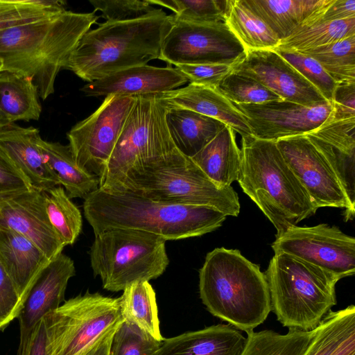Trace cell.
<instances>
[{"instance_id": "20", "label": "cell", "mask_w": 355, "mask_h": 355, "mask_svg": "<svg viewBox=\"0 0 355 355\" xmlns=\"http://www.w3.org/2000/svg\"><path fill=\"white\" fill-rule=\"evenodd\" d=\"M306 136L326 158L355 205V117L331 120Z\"/></svg>"}, {"instance_id": "11", "label": "cell", "mask_w": 355, "mask_h": 355, "mask_svg": "<svg viewBox=\"0 0 355 355\" xmlns=\"http://www.w3.org/2000/svg\"><path fill=\"white\" fill-rule=\"evenodd\" d=\"M135 102V96H107L94 113L71 128L68 146L78 166L101 177Z\"/></svg>"}, {"instance_id": "41", "label": "cell", "mask_w": 355, "mask_h": 355, "mask_svg": "<svg viewBox=\"0 0 355 355\" xmlns=\"http://www.w3.org/2000/svg\"><path fill=\"white\" fill-rule=\"evenodd\" d=\"M309 81L327 101L332 102L337 83L313 58L295 51L274 49Z\"/></svg>"}, {"instance_id": "12", "label": "cell", "mask_w": 355, "mask_h": 355, "mask_svg": "<svg viewBox=\"0 0 355 355\" xmlns=\"http://www.w3.org/2000/svg\"><path fill=\"white\" fill-rule=\"evenodd\" d=\"M245 54L246 50L225 22L194 24L173 20L159 59L175 66L234 65Z\"/></svg>"}, {"instance_id": "15", "label": "cell", "mask_w": 355, "mask_h": 355, "mask_svg": "<svg viewBox=\"0 0 355 355\" xmlns=\"http://www.w3.org/2000/svg\"><path fill=\"white\" fill-rule=\"evenodd\" d=\"M232 103L247 121L252 137L275 141L306 135L333 120L334 112L329 101L313 106L282 99L259 104Z\"/></svg>"}, {"instance_id": "33", "label": "cell", "mask_w": 355, "mask_h": 355, "mask_svg": "<svg viewBox=\"0 0 355 355\" xmlns=\"http://www.w3.org/2000/svg\"><path fill=\"white\" fill-rule=\"evenodd\" d=\"M355 35V17L304 26L280 41L275 49L304 51Z\"/></svg>"}, {"instance_id": "4", "label": "cell", "mask_w": 355, "mask_h": 355, "mask_svg": "<svg viewBox=\"0 0 355 355\" xmlns=\"http://www.w3.org/2000/svg\"><path fill=\"white\" fill-rule=\"evenodd\" d=\"M173 26L171 15L123 22L105 21L88 31L71 53L64 69L90 83L159 59Z\"/></svg>"}, {"instance_id": "13", "label": "cell", "mask_w": 355, "mask_h": 355, "mask_svg": "<svg viewBox=\"0 0 355 355\" xmlns=\"http://www.w3.org/2000/svg\"><path fill=\"white\" fill-rule=\"evenodd\" d=\"M271 247L318 266L340 279L354 275L355 239L336 226L293 225L276 235Z\"/></svg>"}, {"instance_id": "53", "label": "cell", "mask_w": 355, "mask_h": 355, "mask_svg": "<svg viewBox=\"0 0 355 355\" xmlns=\"http://www.w3.org/2000/svg\"><path fill=\"white\" fill-rule=\"evenodd\" d=\"M354 355H355V354H354Z\"/></svg>"}, {"instance_id": "50", "label": "cell", "mask_w": 355, "mask_h": 355, "mask_svg": "<svg viewBox=\"0 0 355 355\" xmlns=\"http://www.w3.org/2000/svg\"><path fill=\"white\" fill-rule=\"evenodd\" d=\"M355 354V335L350 336L332 355Z\"/></svg>"}, {"instance_id": "31", "label": "cell", "mask_w": 355, "mask_h": 355, "mask_svg": "<svg viewBox=\"0 0 355 355\" xmlns=\"http://www.w3.org/2000/svg\"><path fill=\"white\" fill-rule=\"evenodd\" d=\"M124 320L162 341L154 289L147 281L134 282L126 286L119 297Z\"/></svg>"}, {"instance_id": "19", "label": "cell", "mask_w": 355, "mask_h": 355, "mask_svg": "<svg viewBox=\"0 0 355 355\" xmlns=\"http://www.w3.org/2000/svg\"><path fill=\"white\" fill-rule=\"evenodd\" d=\"M188 82L176 67L144 64L123 69L88 83L80 90L89 96H136L165 93Z\"/></svg>"}, {"instance_id": "47", "label": "cell", "mask_w": 355, "mask_h": 355, "mask_svg": "<svg viewBox=\"0 0 355 355\" xmlns=\"http://www.w3.org/2000/svg\"><path fill=\"white\" fill-rule=\"evenodd\" d=\"M18 355H48L46 328L43 318L35 327L24 345L18 349Z\"/></svg>"}, {"instance_id": "29", "label": "cell", "mask_w": 355, "mask_h": 355, "mask_svg": "<svg viewBox=\"0 0 355 355\" xmlns=\"http://www.w3.org/2000/svg\"><path fill=\"white\" fill-rule=\"evenodd\" d=\"M37 87L16 73L0 72V111L10 123L38 120L42 112Z\"/></svg>"}, {"instance_id": "49", "label": "cell", "mask_w": 355, "mask_h": 355, "mask_svg": "<svg viewBox=\"0 0 355 355\" xmlns=\"http://www.w3.org/2000/svg\"><path fill=\"white\" fill-rule=\"evenodd\" d=\"M116 328L103 335L84 355H109L112 338Z\"/></svg>"}, {"instance_id": "5", "label": "cell", "mask_w": 355, "mask_h": 355, "mask_svg": "<svg viewBox=\"0 0 355 355\" xmlns=\"http://www.w3.org/2000/svg\"><path fill=\"white\" fill-rule=\"evenodd\" d=\"M237 182L277 230V234L314 214L317 208L276 141L241 138Z\"/></svg>"}, {"instance_id": "43", "label": "cell", "mask_w": 355, "mask_h": 355, "mask_svg": "<svg viewBox=\"0 0 355 355\" xmlns=\"http://www.w3.org/2000/svg\"><path fill=\"white\" fill-rule=\"evenodd\" d=\"M31 189L28 180L0 144V202Z\"/></svg>"}, {"instance_id": "21", "label": "cell", "mask_w": 355, "mask_h": 355, "mask_svg": "<svg viewBox=\"0 0 355 355\" xmlns=\"http://www.w3.org/2000/svg\"><path fill=\"white\" fill-rule=\"evenodd\" d=\"M168 108L187 109L217 119L239 133L251 137L243 115L217 89L189 83L184 87L157 94Z\"/></svg>"}, {"instance_id": "38", "label": "cell", "mask_w": 355, "mask_h": 355, "mask_svg": "<svg viewBox=\"0 0 355 355\" xmlns=\"http://www.w3.org/2000/svg\"><path fill=\"white\" fill-rule=\"evenodd\" d=\"M173 12V21L194 24L225 21L230 0H147Z\"/></svg>"}, {"instance_id": "7", "label": "cell", "mask_w": 355, "mask_h": 355, "mask_svg": "<svg viewBox=\"0 0 355 355\" xmlns=\"http://www.w3.org/2000/svg\"><path fill=\"white\" fill-rule=\"evenodd\" d=\"M112 192H128L168 204L209 206L227 216H237L240 213L234 189L216 184L181 153L130 172Z\"/></svg>"}, {"instance_id": "10", "label": "cell", "mask_w": 355, "mask_h": 355, "mask_svg": "<svg viewBox=\"0 0 355 355\" xmlns=\"http://www.w3.org/2000/svg\"><path fill=\"white\" fill-rule=\"evenodd\" d=\"M48 355H84L123 320L119 298L87 292L44 318Z\"/></svg>"}, {"instance_id": "17", "label": "cell", "mask_w": 355, "mask_h": 355, "mask_svg": "<svg viewBox=\"0 0 355 355\" xmlns=\"http://www.w3.org/2000/svg\"><path fill=\"white\" fill-rule=\"evenodd\" d=\"M0 227L22 235L50 261L65 247L49 220L42 191L33 188L0 202Z\"/></svg>"}, {"instance_id": "22", "label": "cell", "mask_w": 355, "mask_h": 355, "mask_svg": "<svg viewBox=\"0 0 355 355\" xmlns=\"http://www.w3.org/2000/svg\"><path fill=\"white\" fill-rule=\"evenodd\" d=\"M40 131L12 123L0 130V144L22 172L31 187L44 191L60 185L37 145Z\"/></svg>"}, {"instance_id": "39", "label": "cell", "mask_w": 355, "mask_h": 355, "mask_svg": "<svg viewBox=\"0 0 355 355\" xmlns=\"http://www.w3.org/2000/svg\"><path fill=\"white\" fill-rule=\"evenodd\" d=\"M162 341L123 320L115 329L109 355H155Z\"/></svg>"}, {"instance_id": "32", "label": "cell", "mask_w": 355, "mask_h": 355, "mask_svg": "<svg viewBox=\"0 0 355 355\" xmlns=\"http://www.w3.org/2000/svg\"><path fill=\"white\" fill-rule=\"evenodd\" d=\"M311 331L289 329L286 334L272 330L250 331L241 355H304L315 338Z\"/></svg>"}, {"instance_id": "9", "label": "cell", "mask_w": 355, "mask_h": 355, "mask_svg": "<svg viewBox=\"0 0 355 355\" xmlns=\"http://www.w3.org/2000/svg\"><path fill=\"white\" fill-rule=\"evenodd\" d=\"M166 241L132 229H112L95 234L89 252L94 275L105 290L117 292L140 281L159 277L169 263Z\"/></svg>"}, {"instance_id": "3", "label": "cell", "mask_w": 355, "mask_h": 355, "mask_svg": "<svg viewBox=\"0 0 355 355\" xmlns=\"http://www.w3.org/2000/svg\"><path fill=\"white\" fill-rule=\"evenodd\" d=\"M202 303L214 316L248 333L271 311L264 272L239 250L217 248L208 252L199 270Z\"/></svg>"}, {"instance_id": "45", "label": "cell", "mask_w": 355, "mask_h": 355, "mask_svg": "<svg viewBox=\"0 0 355 355\" xmlns=\"http://www.w3.org/2000/svg\"><path fill=\"white\" fill-rule=\"evenodd\" d=\"M22 307L19 295L0 264V330L3 331L17 318Z\"/></svg>"}, {"instance_id": "40", "label": "cell", "mask_w": 355, "mask_h": 355, "mask_svg": "<svg viewBox=\"0 0 355 355\" xmlns=\"http://www.w3.org/2000/svg\"><path fill=\"white\" fill-rule=\"evenodd\" d=\"M217 89L237 104H259L282 99L257 80L234 71L220 82Z\"/></svg>"}, {"instance_id": "26", "label": "cell", "mask_w": 355, "mask_h": 355, "mask_svg": "<svg viewBox=\"0 0 355 355\" xmlns=\"http://www.w3.org/2000/svg\"><path fill=\"white\" fill-rule=\"evenodd\" d=\"M191 159L216 184L231 186L237 180L241 161L235 132L225 125Z\"/></svg>"}, {"instance_id": "1", "label": "cell", "mask_w": 355, "mask_h": 355, "mask_svg": "<svg viewBox=\"0 0 355 355\" xmlns=\"http://www.w3.org/2000/svg\"><path fill=\"white\" fill-rule=\"evenodd\" d=\"M98 18L95 11L65 10L0 31L2 71L31 78L46 100L54 92L56 77L69 55Z\"/></svg>"}, {"instance_id": "34", "label": "cell", "mask_w": 355, "mask_h": 355, "mask_svg": "<svg viewBox=\"0 0 355 355\" xmlns=\"http://www.w3.org/2000/svg\"><path fill=\"white\" fill-rule=\"evenodd\" d=\"M355 335V307L330 311L316 327L314 339L304 355H332Z\"/></svg>"}, {"instance_id": "30", "label": "cell", "mask_w": 355, "mask_h": 355, "mask_svg": "<svg viewBox=\"0 0 355 355\" xmlns=\"http://www.w3.org/2000/svg\"><path fill=\"white\" fill-rule=\"evenodd\" d=\"M225 22L246 52L275 49L279 44L276 34L241 0H230Z\"/></svg>"}, {"instance_id": "27", "label": "cell", "mask_w": 355, "mask_h": 355, "mask_svg": "<svg viewBox=\"0 0 355 355\" xmlns=\"http://www.w3.org/2000/svg\"><path fill=\"white\" fill-rule=\"evenodd\" d=\"M165 119L175 147L190 158L227 125L217 119L181 108L167 107Z\"/></svg>"}, {"instance_id": "51", "label": "cell", "mask_w": 355, "mask_h": 355, "mask_svg": "<svg viewBox=\"0 0 355 355\" xmlns=\"http://www.w3.org/2000/svg\"><path fill=\"white\" fill-rule=\"evenodd\" d=\"M10 123L0 111V130Z\"/></svg>"}, {"instance_id": "23", "label": "cell", "mask_w": 355, "mask_h": 355, "mask_svg": "<svg viewBox=\"0 0 355 355\" xmlns=\"http://www.w3.org/2000/svg\"><path fill=\"white\" fill-rule=\"evenodd\" d=\"M51 261L22 235L0 227V264L23 303L42 271Z\"/></svg>"}, {"instance_id": "48", "label": "cell", "mask_w": 355, "mask_h": 355, "mask_svg": "<svg viewBox=\"0 0 355 355\" xmlns=\"http://www.w3.org/2000/svg\"><path fill=\"white\" fill-rule=\"evenodd\" d=\"M354 17H355V0H333L315 24Z\"/></svg>"}, {"instance_id": "25", "label": "cell", "mask_w": 355, "mask_h": 355, "mask_svg": "<svg viewBox=\"0 0 355 355\" xmlns=\"http://www.w3.org/2000/svg\"><path fill=\"white\" fill-rule=\"evenodd\" d=\"M281 40L314 24L333 0H241Z\"/></svg>"}, {"instance_id": "35", "label": "cell", "mask_w": 355, "mask_h": 355, "mask_svg": "<svg viewBox=\"0 0 355 355\" xmlns=\"http://www.w3.org/2000/svg\"><path fill=\"white\" fill-rule=\"evenodd\" d=\"M49 220L64 246L72 245L82 230L83 219L79 209L61 186L42 191Z\"/></svg>"}, {"instance_id": "6", "label": "cell", "mask_w": 355, "mask_h": 355, "mask_svg": "<svg viewBox=\"0 0 355 355\" xmlns=\"http://www.w3.org/2000/svg\"><path fill=\"white\" fill-rule=\"evenodd\" d=\"M264 274L271 311L288 329H315L336 304L335 287L340 278L318 266L277 253Z\"/></svg>"}, {"instance_id": "46", "label": "cell", "mask_w": 355, "mask_h": 355, "mask_svg": "<svg viewBox=\"0 0 355 355\" xmlns=\"http://www.w3.org/2000/svg\"><path fill=\"white\" fill-rule=\"evenodd\" d=\"M333 120L355 117V83L338 84L332 99Z\"/></svg>"}, {"instance_id": "28", "label": "cell", "mask_w": 355, "mask_h": 355, "mask_svg": "<svg viewBox=\"0 0 355 355\" xmlns=\"http://www.w3.org/2000/svg\"><path fill=\"white\" fill-rule=\"evenodd\" d=\"M37 145L48 166L70 198H85L99 187V178L81 168L74 160L69 146L47 141L40 136Z\"/></svg>"}, {"instance_id": "42", "label": "cell", "mask_w": 355, "mask_h": 355, "mask_svg": "<svg viewBox=\"0 0 355 355\" xmlns=\"http://www.w3.org/2000/svg\"><path fill=\"white\" fill-rule=\"evenodd\" d=\"M94 11L111 22H123L163 15L161 8H156L147 0H90Z\"/></svg>"}, {"instance_id": "14", "label": "cell", "mask_w": 355, "mask_h": 355, "mask_svg": "<svg viewBox=\"0 0 355 355\" xmlns=\"http://www.w3.org/2000/svg\"><path fill=\"white\" fill-rule=\"evenodd\" d=\"M276 144L317 209H344L345 220L354 218L355 205L326 158L306 135L281 139Z\"/></svg>"}, {"instance_id": "37", "label": "cell", "mask_w": 355, "mask_h": 355, "mask_svg": "<svg viewBox=\"0 0 355 355\" xmlns=\"http://www.w3.org/2000/svg\"><path fill=\"white\" fill-rule=\"evenodd\" d=\"M60 0H0V31L66 10Z\"/></svg>"}, {"instance_id": "2", "label": "cell", "mask_w": 355, "mask_h": 355, "mask_svg": "<svg viewBox=\"0 0 355 355\" xmlns=\"http://www.w3.org/2000/svg\"><path fill=\"white\" fill-rule=\"evenodd\" d=\"M83 210L94 235L112 229H132L166 241L202 236L220 227L227 217L209 206L168 204L99 188L85 198Z\"/></svg>"}, {"instance_id": "18", "label": "cell", "mask_w": 355, "mask_h": 355, "mask_svg": "<svg viewBox=\"0 0 355 355\" xmlns=\"http://www.w3.org/2000/svg\"><path fill=\"white\" fill-rule=\"evenodd\" d=\"M73 260L60 253L42 271L31 288L17 317L19 322V349L37 323L49 312L58 309L64 298L68 282L75 275Z\"/></svg>"}, {"instance_id": "44", "label": "cell", "mask_w": 355, "mask_h": 355, "mask_svg": "<svg viewBox=\"0 0 355 355\" xmlns=\"http://www.w3.org/2000/svg\"><path fill=\"white\" fill-rule=\"evenodd\" d=\"M226 64H178L176 68L190 83L217 89L220 82L233 71Z\"/></svg>"}, {"instance_id": "16", "label": "cell", "mask_w": 355, "mask_h": 355, "mask_svg": "<svg viewBox=\"0 0 355 355\" xmlns=\"http://www.w3.org/2000/svg\"><path fill=\"white\" fill-rule=\"evenodd\" d=\"M232 71L257 80L282 100L307 106L327 101L274 49L246 52Z\"/></svg>"}, {"instance_id": "24", "label": "cell", "mask_w": 355, "mask_h": 355, "mask_svg": "<svg viewBox=\"0 0 355 355\" xmlns=\"http://www.w3.org/2000/svg\"><path fill=\"white\" fill-rule=\"evenodd\" d=\"M246 342L236 327L218 324L164 338L155 355H241Z\"/></svg>"}, {"instance_id": "36", "label": "cell", "mask_w": 355, "mask_h": 355, "mask_svg": "<svg viewBox=\"0 0 355 355\" xmlns=\"http://www.w3.org/2000/svg\"><path fill=\"white\" fill-rule=\"evenodd\" d=\"M318 61L337 83H355V35L300 51Z\"/></svg>"}, {"instance_id": "8", "label": "cell", "mask_w": 355, "mask_h": 355, "mask_svg": "<svg viewBox=\"0 0 355 355\" xmlns=\"http://www.w3.org/2000/svg\"><path fill=\"white\" fill-rule=\"evenodd\" d=\"M167 107L157 94L135 96L118 141L99 178V189L114 191L127 175L180 153L166 122Z\"/></svg>"}, {"instance_id": "52", "label": "cell", "mask_w": 355, "mask_h": 355, "mask_svg": "<svg viewBox=\"0 0 355 355\" xmlns=\"http://www.w3.org/2000/svg\"><path fill=\"white\" fill-rule=\"evenodd\" d=\"M3 66V60L0 58V72L2 71Z\"/></svg>"}]
</instances>
